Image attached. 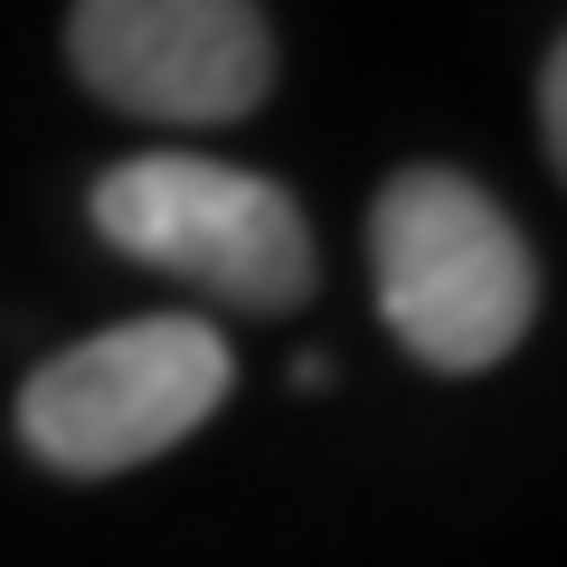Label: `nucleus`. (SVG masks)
I'll return each instance as SVG.
<instances>
[{
	"instance_id": "f257e3e1",
	"label": "nucleus",
	"mask_w": 567,
	"mask_h": 567,
	"mask_svg": "<svg viewBox=\"0 0 567 567\" xmlns=\"http://www.w3.org/2000/svg\"><path fill=\"white\" fill-rule=\"evenodd\" d=\"M369 284L379 322L435 379L502 369L539 322V256L483 181L416 162L369 199Z\"/></svg>"
},
{
	"instance_id": "f03ea898",
	"label": "nucleus",
	"mask_w": 567,
	"mask_h": 567,
	"mask_svg": "<svg viewBox=\"0 0 567 567\" xmlns=\"http://www.w3.org/2000/svg\"><path fill=\"white\" fill-rule=\"evenodd\" d=\"M85 218L114 256L152 265L171 284H199L237 312H293L322 284V246H312V218L293 208V189L237 162L133 152L95 181Z\"/></svg>"
},
{
	"instance_id": "7ed1b4c3",
	"label": "nucleus",
	"mask_w": 567,
	"mask_h": 567,
	"mask_svg": "<svg viewBox=\"0 0 567 567\" xmlns=\"http://www.w3.org/2000/svg\"><path fill=\"white\" fill-rule=\"evenodd\" d=\"M237 388V360L189 312H142V322L85 331L58 360L29 369L20 388V445L29 464L66 483H114L152 454L189 445Z\"/></svg>"
},
{
	"instance_id": "20e7f679",
	"label": "nucleus",
	"mask_w": 567,
	"mask_h": 567,
	"mask_svg": "<svg viewBox=\"0 0 567 567\" xmlns=\"http://www.w3.org/2000/svg\"><path fill=\"white\" fill-rule=\"evenodd\" d=\"M66 66L142 123H246L275 95V29L256 0H76Z\"/></svg>"
},
{
	"instance_id": "39448f33",
	"label": "nucleus",
	"mask_w": 567,
	"mask_h": 567,
	"mask_svg": "<svg viewBox=\"0 0 567 567\" xmlns=\"http://www.w3.org/2000/svg\"><path fill=\"white\" fill-rule=\"evenodd\" d=\"M539 142H548V171L567 181V39L548 48V66H539Z\"/></svg>"
}]
</instances>
